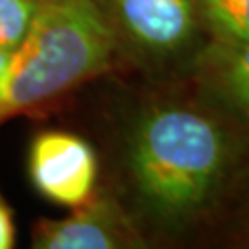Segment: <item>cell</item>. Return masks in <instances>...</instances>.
Returning a JSON list of instances; mask_svg holds the SVG:
<instances>
[{"label": "cell", "instance_id": "cell-9", "mask_svg": "<svg viewBox=\"0 0 249 249\" xmlns=\"http://www.w3.org/2000/svg\"><path fill=\"white\" fill-rule=\"evenodd\" d=\"M15 240H17V231H15L13 211L0 192V249H11L17 244Z\"/></svg>", "mask_w": 249, "mask_h": 249}, {"label": "cell", "instance_id": "cell-5", "mask_svg": "<svg viewBox=\"0 0 249 249\" xmlns=\"http://www.w3.org/2000/svg\"><path fill=\"white\" fill-rule=\"evenodd\" d=\"M32 246L37 249H116L141 248L144 244L137 227L113 197L92 194L65 218H41L34 225Z\"/></svg>", "mask_w": 249, "mask_h": 249}, {"label": "cell", "instance_id": "cell-3", "mask_svg": "<svg viewBox=\"0 0 249 249\" xmlns=\"http://www.w3.org/2000/svg\"><path fill=\"white\" fill-rule=\"evenodd\" d=\"M116 39V46L146 61H166L194 37L196 0H94Z\"/></svg>", "mask_w": 249, "mask_h": 249}, {"label": "cell", "instance_id": "cell-1", "mask_svg": "<svg viewBox=\"0 0 249 249\" xmlns=\"http://www.w3.org/2000/svg\"><path fill=\"white\" fill-rule=\"evenodd\" d=\"M116 39L94 0H37L0 83V124L106 72Z\"/></svg>", "mask_w": 249, "mask_h": 249}, {"label": "cell", "instance_id": "cell-8", "mask_svg": "<svg viewBox=\"0 0 249 249\" xmlns=\"http://www.w3.org/2000/svg\"><path fill=\"white\" fill-rule=\"evenodd\" d=\"M37 0H0V46L13 50L32 22Z\"/></svg>", "mask_w": 249, "mask_h": 249}, {"label": "cell", "instance_id": "cell-4", "mask_svg": "<svg viewBox=\"0 0 249 249\" xmlns=\"http://www.w3.org/2000/svg\"><path fill=\"white\" fill-rule=\"evenodd\" d=\"M28 174L45 199L74 209L94 194L98 162L85 139L48 129L37 133L30 144Z\"/></svg>", "mask_w": 249, "mask_h": 249}, {"label": "cell", "instance_id": "cell-2", "mask_svg": "<svg viewBox=\"0 0 249 249\" xmlns=\"http://www.w3.org/2000/svg\"><path fill=\"white\" fill-rule=\"evenodd\" d=\"M227 157L220 127L187 107L146 111L135 127L129 168L151 211L181 218L205 203Z\"/></svg>", "mask_w": 249, "mask_h": 249}, {"label": "cell", "instance_id": "cell-6", "mask_svg": "<svg viewBox=\"0 0 249 249\" xmlns=\"http://www.w3.org/2000/svg\"><path fill=\"white\" fill-rule=\"evenodd\" d=\"M199 78L216 102L249 116V39H218L199 59Z\"/></svg>", "mask_w": 249, "mask_h": 249}, {"label": "cell", "instance_id": "cell-7", "mask_svg": "<svg viewBox=\"0 0 249 249\" xmlns=\"http://www.w3.org/2000/svg\"><path fill=\"white\" fill-rule=\"evenodd\" d=\"M218 39H249V0H196Z\"/></svg>", "mask_w": 249, "mask_h": 249}, {"label": "cell", "instance_id": "cell-10", "mask_svg": "<svg viewBox=\"0 0 249 249\" xmlns=\"http://www.w3.org/2000/svg\"><path fill=\"white\" fill-rule=\"evenodd\" d=\"M9 55H11V50L4 48V46H0V83H2L4 74H6V69H8Z\"/></svg>", "mask_w": 249, "mask_h": 249}]
</instances>
